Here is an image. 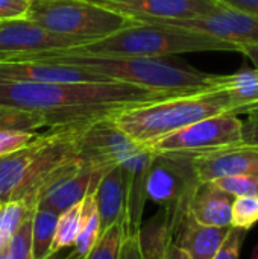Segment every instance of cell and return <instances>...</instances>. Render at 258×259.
I'll return each mask as SVG.
<instances>
[{
	"label": "cell",
	"instance_id": "24",
	"mask_svg": "<svg viewBox=\"0 0 258 259\" xmlns=\"http://www.w3.org/2000/svg\"><path fill=\"white\" fill-rule=\"evenodd\" d=\"M33 211L35 208L21 200L0 203V250L8 246L12 235Z\"/></svg>",
	"mask_w": 258,
	"mask_h": 259
},
{
	"label": "cell",
	"instance_id": "4",
	"mask_svg": "<svg viewBox=\"0 0 258 259\" xmlns=\"http://www.w3.org/2000/svg\"><path fill=\"white\" fill-rule=\"evenodd\" d=\"M64 56L88 58H164L193 52H239L240 47L216 36L164 23H132L103 38L78 47L52 50Z\"/></svg>",
	"mask_w": 258,
	"mask_h": 259
},
{
	"label": "cell",
	"instance_id": "39",
	"mask_svg": "<svg viewBox=\"0 0 258 259\" xmlns=\"http://www.w3.org/2000/svg\"><path fill=\"white\" fill-rule=\"evenodd\" d=\"M249 259H258V241L257 244H255V247L252 249V252H251V256Z\"/></svg>",
	"mask_w": 258,
	"mask_h": 259
},
{
	"label": "cell",
	"instance_id": "8",
	"mask_svg": "<svg viewBox=\"0 0 258 259\" xmlns=\"http://www.w3.org/2000/svg\"><path fill=\"white\" fill-rule=\"evenodd\" d=\"M243 121L233 112H222L195 121L149 146L154 152L199 155L243 143Z\"/></svg>",
	"mask_w": 258,
	"mask_h": 259
},
{
	"label": "cell",
	"instance_id": "35",
	"mask_svg": "<svg viewBox=\"0 0 258 259\" xmlns=\"http://www.w3.org/2000/svg\"><path fill=\"white\" fill-rule=\"evenodd\" d=\"M216 2L228 8L240 9V11L258 15V0H216Z\"/></svg>",
	"mask_w": 258,
	"mask_h": 259
},
{
	"label": "cell",
	"instance_id": "40",
	"mask_svg": "<svg viewBox=\"0 0 258 259\" xmlns=\"http://www.w3.org/2000/svg\"><path fill=\"white\" fill-rule=\"evenodd\" d=\"M0 259H9V255H8V246H6L3 250H0Z\"/></svg>",
	"mask_w": 258,
	"mask_h": 259
},
{
	"label": "cell",
	"instance_id": "14",
	"mask_svg": "<svg viewBox=\"0 0 258 259\" xmlns=\"http://www.w3.org/2000/svg\"><path fill=\"white\" fill-rule=\"evenodd\" d=\"M105 80L109 79L78 64L58 61H0V83H68Z\"/></svg>",
	"mask_w": 258,
	"mask_h": 259
},
{
	"label": "cell",
	"instance_id": "13",
	"mask_svg": "<svg viewBox=\"0 0 258 259\" xmlns=\"http://www.w3.org/2000/svg\"><path fill=\"white\" fill-rule=\"evenodd\" d=\"M134 21L186 20L210 14L224 5L216 0H88Z\"/></svg>",
	"mask_w": 258,
	"mask_h": 259
},
{
	"label": "cell",
	"instance_id": "32",
	"mask_svg": "<svg viewBox=\"0 0 258 259\" xmlns=\"http://www.w3.org/2000/svg\"><path fill=\"white\" fill-rule=\"evenodd\" d=\"M30 2L27 0H0V21L27 18Z\"/></svg>",
	"mask_w": 258,
	"mask_h": 259
},
{
	"label": "cell",
	"instance_id": "15",
	"mask_svg": "<svg viewBox=\"0 0 258 259\" xmlns=\"http://www.w3.org/2000/svg\"><path fill=\"white\" fill-rule=\"evenodd\" d=\"M195 168L201 182H211L227 176L258 178V146L236 144L195 155Z\"/></svg>",
	"mask_w": 258,
	"mask_h": 259
},
{
	"label": "cell",
	"instance_id": "28",
	"mask_svg": "<svg viewBox=\"0 0 258 259\" xmlns=\"http://www.w3.org/2000/svg\"><path fill=\"white\" fill-rule=\"evenodd\" d=\"M211 182L233 197H258V178L255 176H227Z\"/></svg>",
	"mask_w": 258,
	"mask_h": 259
},
{
	"label": "cell",
	"instance_id": "20",
	"mask_svg": "<svg viewBox=\"0 0 258 259\" xmlns=\"http://www.w3.org/2000/svg\"><path fill=\"white\" fill-rule=\"evenodd\" d=\"M224 90L231 97L236 114H249L258 108V70L243 67L233 74H227Z\"/></svg>",
	"mask_w": 258,
	"mask_h": 259
},
{
	"label": "cell",
	"instance_id": "1",
	"mask_svg": "<svg viewBox=\"0 0 258 259\" xmlns=\"http://www.w3.org/2000/svg\"><path fill=\"white\" fill-rule=\"evenodd\" d=\"M173 96L181 94L148 90L117 80L0 83V106L35 112L43 117L49 129L68 124H88L96 120L114 117L126 108Z\"/></svg>",
	"mask_w": 258,
	"mask_h": 259
},
{
	"label": "cell",
	"instance_id": "41",
	"mask_svg": "<svg viewBox=\"0 0 258 259\" xmlns=\"http://www.w3.org/2000/svg\"><path fill=\"white\" fill-rule=\"evenodd\" d=\"M27 2H30V3H32V2H38V0H27Z\"/></svg>",
	"mask_w": 258,
	"mask_h": 259
},
{
	"label": "cell",
	"instance_id": "10",
	"mask_svg": "<svg viewBox=\"0 0 258 259\" xmlns=\"http://www.w3.org/2000/svg\"><path fill=\"white\" fill-rule=\"evenodd\" d=\"M108 170H99L88 164L73 161L58 170L41 190L36 209L64 212L73 205L79 203L88 193H93L100 178Z\"/></svg>",
	"mask_w": 258,
	"mask_h": 259
},
{
	"label": "cell",
	"instance_id": "26",
	"mask_svg": "<svg viewBox=\"0 0 258 259\" xmlns=\"http://www.w3.org/2000/svg\"><path fill=\"white\" fill-rule=\"evenodd\" d=\"M41 127H46L41 115L29 111L0 106V129H21L38 132Z\"/></svg>",
	"mask_w": 258,
	"mask_h": 259
},
{
	"label": "cell",
	"instance_id": "6",
	"mask_svg": "<svg viewBox=\"0 0 258 259\" xmlns=\"http://www.w3.org/2000/svg\"><path fill=\"white\" fill-rule=\"evenodd\" d=\"M27 20L67 36L94 41L132 23V18L88 0H38L30 3Z\"/></svg>",
	"mask_w": 258,
	"mask_h": 259
},
{
	"label": "cell",
	"instance_id": "38",
	"mask_svg": "<svg viewBox=\"0 0 258 259\" xmlns=\"http://www.w3.org/2000/svg\"><path fill=\"white\" fill-rule=\"evenodd\" d=\"M44 259H84V258H79V256L75 253L73 247H70V249H64V250H59V252L50 253L47 258H44Z\"/></svg>",
	"mask_w": 258,
	"mask_h": 259
},
{
	"label": "cell",
	"instance_id": "16",
	"mask_svg": "<svg viewBox=\"0 0 258 259\" xmlns=\"http://www.w3.org/2000/svg\"><path fill=\"white\" fill-rule=\"evenodd\" d=\"M228 231L230 228L202 225L187 212L175 229L173 243L181 247L190 259H213Z\"/></svg>",
	"mask_w": 258,
	"mask_h": 259
},
{
	"label": "cell",
	"instance_id": "2",
	"mask_svg": "<svg viewBox=\"0 0 258 259\" xmlns=\"http://www.w3.org/2000/svg\"><path fill=\"white\" fill-rule=\"evenodd\" d=\"M5 61H58L87 67L109 80L126 82L148 90L190 94L222 88L227 74H210L187 64L164 58H88L64 56L53 52L8 58Z\"/></svg>",
	"mask_w": 258,
	"mask_h": 259
},
{
	"label": "cell",
	"instance_id": "42",
	"mask_svg": "<svg viewBox=\"0 0 258 259\" xmlns=\"http://www.w3.org/2000/svg\"><path fill=\"white\" fill-rule=\"evenodd\" d=\"M257 109H258V108H257Z\"/></svg>",
	"mask_w": 258,
	"mask_h": 259
},
{
	"label": "cell",
	"instance_id": "31",
	"mask_svg": "<svg viewBox=\"0 0 258 259\" xmlns=\"http://www.w3.org/2000/svg\"><path fill=\"white\" fill-rule=\"evenodd\" d=\"M246 234L248 231L231 226L224 243L220 244L217 253L213 259H240V252H242Z\"/></svg>",
	"mask_w": 258,
	"mask_h": 259
},
{
	"label": "cell",
	"instance_id": "34",
	"mask_svg": "<svg viewBox=\"0 0 258 259\" xmlns=\"http://www.w3.org/2000/svg\"><path fill=\"white\" fill-rule=\"evenodd\" d=\"M119 259H144L141 249H140V243H138V237L135 235H128L122 244V250H120V256Z\"/></svg>",
	"mask_w": 258,
	"mask_h": 259
},
{
	"label": "cell",
	"instance_id": "3",
	"mask_svg": "<svg viewBox=\"0 0 258 259\" xmlns=\"http://www.w3.org/2000/svg\"><path fill=\"white\" fill-rule=\"evenodd\" d=\"M85 124L50 127L23 149L0 156V203L21 200L36 209L49 179L64 165L78 161V140Z\"/></svg>",
	"mask_w": 258,
	"mask_h": 259
},
{
	"label": "cell",
	"instance_id": "9",
	"mask_svg": "<svg viewBox=\"0 0 258 259\" xmlns=\"http://www.w3.org/2000/svg\"><path fill=\"white\" fill-rule=\"evenodd\" d=\"M146 146L132 141L119 129L113 117L96 120L82 127L78 140L79 161L99 170H109L122 165Z\"/></svg>",
	"mask_w": 258,
	"mask_h": 259
},
{
	"label": "cell",
	"instance_id": "33",
	"mask_svg": "<svg viewBox=\"0 0 258 259\" xmlns=\"http://www.w3.org/2000/svg\"><path fill=\"white\" fill-rule=\"evenodd\" d=\"M243 143L258 146V109L248 114V120L243 121Z\"/></svg>",
	"mask_w": 258,
	"mask_h": 259
},
{
	"label": "cell",
	"instance_id": "5",
	"mask_svg": "<svg viewBox=\"0 0 258 259\" xmlns=\"http://www.w3.org/2000/svg\"><path fill=\"white\" fill-rule=\"evenodd\" d=\"M222 112L236 114V106L224 87L131 106L116 114L113 120L132 141L149 147L169 134Z\"/></svg>",
	"mask_w": 258,
	"mask_h": 259
},
{
	"label": "cell",
	"instance_id": "12",
	"mask_svg": "<svg viewBox=\"0 0 258 259\" xmlns=\"http://www.w3.org/2000/svg\"><path fill=\"white\" fill-rule=\"evenodd\" d=\"M155 23H164V24L190 29V30L216 36L222 41L239 46L240 53L243 46L258 42V15L228 6H222L210 14L195 18L167 20V21H155Z\"/></svg>",
	"mask_w": 258,
	"mask_h": 259
},
{
	"label": "cell",
	"instance_id": "25",
	"mask_svg": "<svg viewBox=\"0 0 258 259\" xmlns=\"http://www.w3.org/2000/svg\"><path fill=\"white\" fill-rule=\"evenodd\" d=\"M81 208H82V200L73 205L71 208L65 209L64 212L58 214L52 253L73 247L81 228Z\"/></svg>",
	"mask_w": 258,
	"mask_h": 259
},
{
	"label": "cell",
	"instance_id": "23",
	"mask_svg": "<svg viewBox=\"0 0 258 259\" xmlns=\"http://www.w3.org/2000/svg\"><path fill=\"white\" fill-rule=\"evenodd\" d=\"M128 237L126 225L123 220L116 222L109 228L103 229L97 241L84 259H119L122 244Z\"/></svg>",
	"mask_w": 258,
	"mask_h": 259
},
{
	"label": "cell",
	"instance_id": "7",
	"mask_svg": "<svg viewBox=\"0 0 258 259\" xmlns=\"http://www.w3.org/2000/svg\"><path fill=\"white\" fill-rule=\"evenodd\" d=\"M193 159L190 153L154 152L148 167L146 199L169 214L173 229L189 212L192 196L201 184Z\"/></svg>",
	"mask_w": 258,
	"mask_h": 259
},
{
	"label": "cell",
	"instance_id": "36",
	"mask_svg": "<svg viewBox=\"0 0 258 259\" xmlns=\"http://www.w3.org/2000/svg\"><path fill=\"white\" fill-rule=\"evenodd\" d=\"M160 259H190L189 258V255L181 249V247H178L173 241L167 246V249L164 250V253H163V256Z\"/></svg>",
	"mask_w": 258,
	"mask_h": 259
},
{
	"label": "cell",
	"instance_id": "19",
	"mask_svg": "<svg viewBox=\"0 0 258 259\" xmlns=\"http://www.w3.org/2000/svg\"><path fill=\"white\" fill-rule=\"evenodd\" d=\"M173 234L172 220L164 209H160L146 223H141L137 237L144 259L161 258L167 246L173 241Z\"/></svg>",
	"mask_w": 258,
	"mask_h": 259
},
{
	"label": "cell",
	"instance_id": "37",
	"mask_svg": "<svg viewBox=\"0 0 258 259\" xmlns=\"http://www.w3.org/2000/svg\"><path fill=\"white\" fill-rule=\"evenodd\" d=\"M242 53H243L248 59H251V62L254 64V68H257L258 70V42L243 46V47H242Z\"/></svg>",
	"mask_w": 258,
	"mask_h": 259
},
{
	"label": "cell",
	"instance_id": "11",
	"mask_svg": "<svg viewBox=\"0 0 258 259\" xmlns=\"http://www.w3.org/2000/svg\"><path fill=\"white\" fill-rule=\"evenodd\" d=\"M85 42L90 41L50 32L27 18L0 21V61L21 55L64 50Z\"/></svg>",
	"mask_w": 258,
	"mask_h": 259
},
{
	"label": "cell",
	"instance_id": "29",
	"mask_svg": "<svg viewBox=\"0 0 258 259\" xmlns=\"http://www.w3.org/2000/svg\"><path fill=\"white\" fill-rule=\"evenodd\" d=\"M32 215L21 223L18 231L12 235L8 243L9 259H33L32 256Z\"/></svg>",
	"mask_w": 258,
	"mask_h": 259
},
{
	"label": "cell",
	"instance_id": "18",
	"mask_svg": "<svg viewBox=\"0 0 258 259\" xmlns=\"http://www.w3.org/2000/svg\"><path fill=\"white\" fill-rule=\"evenodd\" d=\"M234 197L214 182H201L192 196L189 214L199 223L216 228H231V206Z\"/></svg>",
	"mask_w": 258,
	"mask_h": 259
},
{
	"label": "cell",
	"instance_id": "30",
	"mask_svg": "<svg viewBox=\"0 0 258 259\" xmlns=\"http://www.w3.org/2000/svg\"><path fill=\"white\" fill-rule=\"evenodd\" d=\"M38 132L21 129H0V156L14 153L27 146Z\"/></svg>",
	"mask_w": 258,
	"mask_h": 259
},
{
	"label": "cell",
	"instance_id": "21",
	"mask_svg": "<svg viewBox=\"0 0 258 259\" xmlns=\"http://www.w3.org/2000/svg\"><path fill=\"white\" fill-rule=\"evenodd\" d=\"M102 234L100 217L94 199V191L88 193L82 199L81 208V228L73 244V250L79 258H85V255L91 250L94 243L97 241L99 235Z\"/></svg>",
	"mask_w": 258,
	"mask_h": 259
},
{
	"label": "cell",
	"instance_id": "27",
	"mask_svg": "<svg viewBox=\"0 0 258 259\" xmlns=\"http://www.w3.org/2000/svg\"><path fill=\"white\" fill-rule=\"evenodd\" d=\"M258 223V197H234L231 206V226L243 231Z\"/></svg>",
	"mask_w": 258,
	"mask_h": 259
},
{
	"label": "cell",
	"instance_id": "17",
	"mask_svg": "<svg viewBox=\"0 0 258 259\" xmlns=\"http://www.w3.org/2000/svg\"><path fill=\"white\" fill-rule=\"evenodd\" d=\"M94 199L100 217L102 231L119 220H123L126 225L128 184L125 171L120 165H114L100 178L94 190Z\"/></svg>",
	"mask_w": 258,
	"mask_h": 259
},
{
	"label": "cell",
	"instance_id": "22",
	"mask_svg": "<svg viewBox=\"0 0 258 259\" xmlns=\"http://www.w3.org/2000/svg\"><path fill=\"white\" fill-rule=\"evenodd\" d=\"M58 214L46 209H35L32 215V256L44 259L52 253Z\"/></svg>",
	"mask_w": 258,
	"mask_h": 259
}]
</instances>
